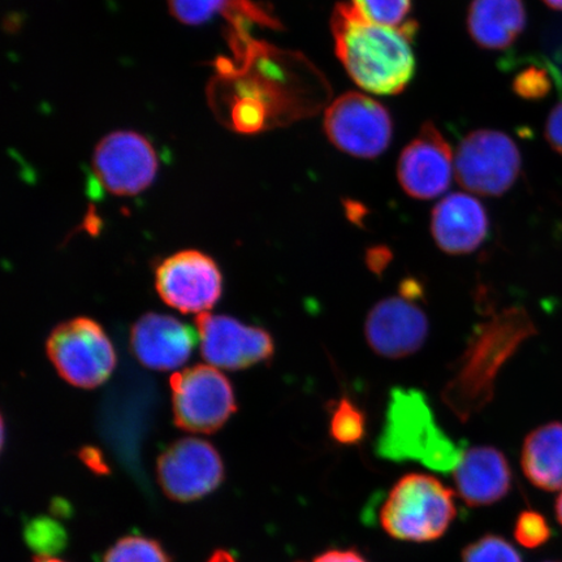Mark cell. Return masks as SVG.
<instances>
[{"instance_id":"cell-12","label":"cell","mask_w":562,"mask_h":562,"mask_svg":"<svg viewBox=\"0 0 562 562\" xmlns=\"http://www.w3.org/2000/svg\"><path fill=\"white\" fill-rule=\"evenodd\" d=\"M364 336L376 355L400 360L424 347L428 336L427 315L417 304V286L405 285L400 296L372 306L364 322Z\"/></svg>"},{"instance_id":"cell-8","label":"cell","mask_w":562,"mask_h":562,"mask_svg":"<svg viewBox=\"0 0 562 562\" xmlns=\"http://www.w3.org/2000/svg\"><path fill=\"white\" fill-rule=\"evenodd\" d=\"M325 132L331 144L348 156L374 159L389 149L393 123L382 103L349 91L327 109Z\"/></svg>"},{"instance_id":"cell-7","label":"cell","mask_w":562,"mask_h":562,"mask_svg":"<svg viewBox=\"0 0 562 562\" xmlns=\"http://www.w3.org/2000/svg\"><path fill=\"white\" fill-rule=\"evenodd\" d=\"M521 153L503 132L477 130L461 140L454 158L457 181L475 194L498 196L515 186Z\"/></svg>"},{"instance_id":"cell-16","label":"cell","mask_w":562,"mask_h":562,"mask_svg":"<svg viewBox=\"0 0 562 562\" xmlns=\"http://www.w3.org/2000/svg\"><path fill=\"white\" fill-rule=\"evenodd\" d=\"M488 231L487 211L473 195L449 194L432 211L431 234L438 248L447 255L475 251L486 240Z\"/></svg>"},{"instance_id":"cell-18","label":"cell","mask_w":562,"mask_h":562,"mask_svg":"<svg viewBox=\"0 0 562 562\" xmlns=\"http://www.w3.org/2000/svg\"><path fill=\"white\" fill-rule=\"evenodd\" d=\"M527 23L522 0H472L468 13L470 37L486 50L515 44Z\"/></svg>"},{"instance_id":"cell-17","label":"cell","mask_w":562,"mask_h":562,"mask_svg":"<svg viewBox=\"0 0 562 562\" xmlns=\"http://www.w3.org/2000/svg\"><path fill=\"white\" fill-rule=\"evenodd\" d=\"M459 496L470 507H486L501 502L512 488V470L494 447H473L463 451L453 470Z\"/></svg>"},{"instance_id":"cell-26","label":"cell","mask_w":562,"mask_h":562,"mask_svg":"<svg viewBox=\"0 0 562 562\" xmlns=\"http://www.w3.org/2000/svg\"><path fill=\"white\" fill-rule=\"evenodd\" d=\"M552 531L544 516L536 510H525L515 525V538L525 548L542 547L551 539Z\"/></svg>"},{"instance_id":"cell-32","label":"cell","mask_w":562,"mask_h":562,"mask_svg":"<svg viewBox=\"0 0 562 562\" xmlns=\"http://www.w3.org/2000/svg\"><path fill=\"white\" fill-rule=\"evenodd\" d=\"M557 517H558L559 524L562 527V491H561V494L558 497V502H557Z\"/></svg>"},{"instance_id":"cell-29","label":"cell","mask_w":562,"mask_h":562,"mask_svg":"<svg viewBox=\"0 0 562 562\" xmlns=\"http://www.w3.org/2000/svg\"><path fill=\"white\" fill-rule=\"evenodd\" d=\"M313 562H368L355 550H331L319 554Z\"/></svg>"},{"instance_id":"cell-22","label":"cell","mask_w":562,"mask_h":562,"mask_svg":"<svg viewBox=\"0 0 562 562\" xmlns=\"http://www.w3.org/2000/svg\"><path fill=\"white\" fill-rule=\"evenodd\" d=\"M24 538L40 558H53L65 550L68 538L65 527L50 517H37L25 525Z\"/></svg>"},{"instance_id":"cell-23","label":"cell","mask_w":562,"mask_h":562,"mask_svg":"<svg viewBox=\"0 0 562 562\" xmlns=\"http://www.w3.org/2000/svg\"><path fill=\"white\" fill-rule=\"evenodd\" d=\"M103 562H171V559L156 540L126 537L110 548Z\"/></svg>"},{"instance_id":"cell-25","label":"cell","mask_w":562,"mask_h":562,"mask_svg":"<svg viewBox=\"0 0 562 562\" xmlns=\"http://www.w3.org/2000/svg\"><path fill=\"white\" fill-rule=\"evenodd\" d=\"M232 0H167L171 15L187 25H201L216 13L229 11Z\"/></svg>"},{"instance_id":"cell-27","label":"cell","mask_w":562,"mask_h":562,"mask_svg":"<svg viewBox=\"0 0 562 562\" xmlns=\"http://www.w3.org/2000/svg\"><path fill=\"white\" fill-rule=\"evenodd\" d=\"M513 90L525 100H542L552 90V77L547 69L532 66L515 77Z\"/></svg>"},{"instance_id":"cell-15","label":"cell","mask_w":562,"mask_h":562,"mask_svg":"<svg viewBox=\"0 0 562 562\" xmlns=\"http://www.w3.org/2000/svg\"><path fill=\"white\" fill-rule=\"evenodd\" d=\"M196 337L193 329L171 315L147 313L131 331L133 355L144 367L168 371L191 357Z\"/></svg>"},{"instance_id":"cell-1","label":"cell","mask_w":562,"mask_h":562,"mask_svg":"<svg viewBox=\"0 0 562 562\" xmlns=\"http://www.w3.org/2000/svg\"><path fill=\"white\" fill-rule=\"evenodd\" d=\"M331 30L337 58L350 79L372 94L402 93L416 72L412 48L417 27L396 30L372 23L351 3H337Z\"/></svg>"},{"instance_id":"cell-21","label":"cell","mask_w":562,"mask_h":562,"mask_svg":"<svg viewBox=\"0 0 562 562\" xmlns=\"http://www.w3.org/2000/svg\"><path fill=\"white\" fill-rule=\"evenodd\" d=\"M351 4L372 23L396 30L417 27L411 19L412 0H351Z\"/></svg>"},{"instance_id":"cell-33","label":"cell","mask_w":562,"mask_h":562,"mask_svg":"<svg viewBox=\"0 0 562 562\" xmlns=\"http://www.w3.org/2000/svg\"><path fill=\"white\" fill-rule=\"evenodd\" d=\"M35 562H63V561H60L58 559H54V558H40Z\"/></svg>"},{"instance_id":"cell-11","label":"cell","mask_w":562,"mask_h":562,"mask_svg":"<svg viewBox=\"0 0 562 562\" xmlns=\"http://www.w3.org/2000/svg\"><path fill=\"white\" fill-rule=\"evenodd\" d=\"M158 481L175 502L189 503L205 497L224 480L222 457L209 441L184 438L172 442L159 456Z\"/></svg>"},{"instance_id":"cell-10","label":"cell","mask_w":562,"mask_h":562,"mask_svg":"<svg viewBox=\"0 0 562 562\" xmlns=\"http://www.w3.org/2000/svg\"><path fill=\"white\" fill-rule=\"evenodd\" d=\"M98 181L111 194L133 196L153 184L158 157L153 145L136 132L119 131L98 143L93 156Z\"/></svg>"},{"instance_id":"cell-9","label":"cell","mask_w":562,"mask_h":562,"mask_svg":"<svg viewBox=\"0 0 562 562\" xmlns=\"http://www.w3.org/2000/svg\"><path fill=\"white\" fill-rule=\"evenodd\" d=\"M156 286L161 300L181 313L203 314L222 296L223 277L213 258L182 250L160 262Z\"/></svg>"},{"instance_id":"cell-24","label":"cell","mask_w":562,"mask_h":562,"mask_svg":"<svg viewBox=\"0 0 562 562\" xmlns=\"http://www.w3.org/2000/svg\"><path fill=\"white\" fill-rule=\"evenodd\" d=\"M462 562H524L508 540L497 536H486L469 544L462 551Z\"/></svg>"},{"instance_id":"cell-5","label":"cell","mask_w":562,"mask_h":562,"mask_svg":"<svg viewBox=\"0 0 562 562\" xmlns=\"http://www.w3.org/2000/svg\"><path fill=\"white\" fill-rule=\"evenodd\" d=\"M48 358L70 385L93 390L108 382L116 367V353L104 329L79 316L60 323L46 342Z\"/></svg>"},{"instance_id":"cell-19","label":"cell","mask_w":562,"mask_h":562,"mask_svg":"<svg viewBox=\"0 0 562 562\" xmlns=\"http://www.w3.org/2000/svg\"><path fill=\"white\" fill-rule=\"evenodd\" d=\"M521 465L532 486L562 491V420L550 422L527 435Z\"/></svg>"},{"instance_id":"cell-14","label":"cell","mask_w":562,"mask_h":562,"mask_svg":"<svg viewBox=\"0 0 562 562\" xmlns=\"http://www.w3.org/2000/svg\"><path fill=\"white\" fill-rule=\"evenodd\" d=\"M454 158L451 146L432 123L422 126L407 144L397 164V179L404 192L416 200H432L451 186Z\"/></svg>"},{"instance_id":"cell-2","label":"cell","mask_w":562,"mask_h":562,"mask_svg":"<svg viewBox=\"0 0 562 562\" xmlns=\"http://www.w3.org/2000/svg\"><path fill=\"white\" fill-rule=\"evenodd\" d=\"M536 334L530 314L519 306L492 314L476 328L442 391V402L457 418L467 422L490 404L498 372Z\"/></svg>"},{"instance_id":"cell-13","label":"cell","mask_w":562,"mask_h":562,"mask_svg":"<svg viewBox=\"0 0 562 562\" xmlns=\"http://www.w3.org/2000/svg\"><path fill=\"white\" fill-rule=\"evenodd\" d=\"M201 353L214 368L243 370L271 360L276 344L266 329L246 326L227 315L196 316Z\"/></svg>"},{"instance_id":"cell-20","label":"cell","mask_w":562,"mask_h":562,"mask_svg":"<svg viewBox=\"0 0 562 562\" xmlns=\"http://www.w3.org/2000/svg\"><path fill=\"white\" fill-rule=\"evenodd\" d=\"M329 435L342 446H356L367 435V417L350 398L342 397L334 404Z\"/></svg>"},{"instance_id":"cell-30","label":"cell","mask_w":562,"mask_h":562,"mask_svg":"<svg viewBox=\"0 0 562 562\" xmlns=\"http://www.w3.org/2000/svg\"><path fill=\"white\" fill-rule=\"evenodd\" d=\"M207 562H236V560L226 551H217Z\"/></svg>"},{"instance_id":"cell-31","label":"cell","mask_w":562,"mask_h":562,"mask_svg":"<svg viewBox=\"0 0 562 562\" xmlns=\"http://www.w3.org/2000/svg\"><path fill=\"white\" fill-rule=\"evenodd\" d=\"M552 10L562 11V0H543Z\"/></svg>"},{"instance_id":"cell-3","label":"cell","mask_w":562,"mask_h":562,"mask_svg":"<svg viewBox=\"0 0 562 562\" xmlns=\"http://www.w3.org/2000/svg\"><path fill=\"white\" fill-rule=\"evenodd\" d=\"M375 448L384 460L419 462L439 473L453 472L463 453L440 427L425 393L402 386L391 391Z\"/></svg>"},{"instance_id":"cell-28","label":"cell","mask_w":562,"mask_h":562,"mask_svg":"<svg viewBox=\"0 0 562 562\" xmlns=\"http://www.w3.org/2000/svg\"><path fill=\"white\" fill-rule=\"evenodd\" d=\"M546 138L552 149L562 156V101L547 119Z\"/></svg>"},{"instance_id":"cell-6","label":"cell","mask_w":562,"mask_h":562,"mask_svg":"<svg viewBox=\"0 0 562 562\" xmlns=\"http://www.w3.org/2000/svg\"><path fill=\"white\" fill-rule=\"evenodd\" d=\"M170 384L175 424L182 430L215 432L237 409L231 382L214 367L196 364L176 372Z\"/></svg>"},{"instance_id":"cell-4","label":"cell","mask_w":562,"mask_h":562,"mask_svg":"<svg viewBox=\"0 0 562 562\" xmlns=\"http://www.w3.org/2000/svg\"><path fill=\"white\" fill-rule=\"evenodd\" d=\"M457 515L454 494L437 477L407 474L390 491L381 510L383 530L403 542L440 539Z\"/></svg>"}]
</instances>
